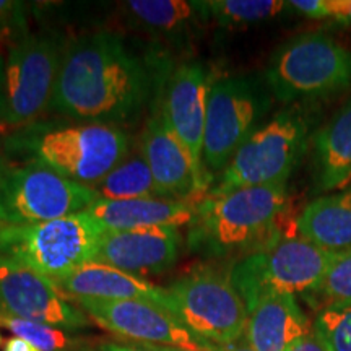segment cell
Listing matches in <instances>:
<instances>
[{
    "mask_svg": "<svg viewBox=\"0 0 351 351\" xmlns=\"http://www.w3.org/2000/svg\"><path fill=\"white\" fill-rule=\"evenodd\" d=\"M205 3L210 19L225 26L262 23L291 10L289 2L283 0H210Z\"/></svg>",
    "mask_w": 351,
    "mask_h": 351,
    "instance_id": "obj_24",
    "label": "cell"
},
{
    "mask_svg": "<svg viewBox=\"0 0 351 351\" xmlns=\"http://www.w3.org/2000/svg\"><path fill=\"white\" fill-rule=\"evenodd\" d=\"M289 7L309 19H326V0H295Z\"/></svg>",
    "mask_w": 351,
    "mask_h": 351,
    "instance_id": "obj_30",
    "label": "cell"
},
{
    "mask_svg": "<svg viewBox=\"0 0 351 351\" xmlns=\"http://www.w3.org/2000/svg\"><path fill=\"white\" fill-rule=\"evenodd\" d=\"M132 343V341H129ZM135 348H138L140 351H186V350H179V348H173V346H161V345H147V343H132Z\"/></svg>",
    "mask_w": 351,
    "mask_h": 351,
    "instance_id": "obj_35",
    "label": "cell"
},
{
    "mask_svg": "<svg viewBox=\"0 0 351 351\" xmlns=\"http://www.w3.org/2000/svg\"><path fill=\"white\" fill-rule=\"evenodd\" d=\"M313 330L328 351H351V304L324 306Z\"/></svg>",
    "mask_w": 351,
    "mask_h": 351,
    "instance_id": "obj_26",
    "label": "cell"
},
{
    "mask_svg": "<svg viewBox=\"0 0 351 351\" xmlns=\"http://www.w3.org/2000/svg\"><path fill=\"white\" fill-rule=\"evenodd\" d=\"M269 108V96L254 78L226 77L210 83L202 152L210 179L225 171Z\"/></svg>",
    "mask_w": 351,
    "mask_h": 351,
    "instance_id": "obj_11",
    "label": "cell"
},
{
    "mask_svg": "<svg viewBox=\"0 0 351 351\" xmlns=\"http://www.w3.org/2000/svg\"><path fill=\"white\" fill-rule=\"evenodd\" d=\"M104 232L106 228L86 212L34 225L0 226V252L54 283L93 261Z\"/></svg>",
    "mask_w": 351,
    "mask_h": 351,
    "instance_id": "obj_5",
    "label": "cell"
},
{
    "mask_svg": "<svg viewBox=\"0 0 351 351\" xmlns=\"http://www.w3.org/2000/svg\"><path fill=\"white\" fill-rule=\"evenodd\" d=\"M122 10L138 28L174 39L210 20L207 3L187 0H130L122 3Z\"/></svg>",
    "mask_w": 351,
    "mask_h": 351,
    "instance_id": "obj_22",
    "label": "cell"
},
{
    "mask_svg": "<svg viewBox=\"0 0 351 351\" xmlns=\"http://www.w3.org/2000/svg\"><path fill=\"white\" fill-rule=\"evenodd\" d=\"M309 143V119L304 114L283 111L257 127L219 176L210 195L244 187L287 184Z\"/></svg>",
    "mask_w": 351,
    "mask_h": 351,
    "instance_id": "obj_6",
    "label": "cell"
},
{
    "mask_svg": "<svg viewBox=\"0 0 351 351\" xmlns=\"http://www.w3.org/2000/svg\"><path fill=\"white\" fill-rule=\"evenodd\" d=\"M0 327L10 330L13 335L23 339L41 351H82L86 346L78 339L70 337L65 328L33 320L0 315Z\"/></svg>",
    "mask_w": 351,
    "mask_h": 351,
    "instance_id": "obj_25",
    "label": "cell"
},
{
    "mask_svg": "<svg viewBox=\"0 0 351 351\" xmlns=\"http://www.w3.org/2000/svg\"><path fill=\"white\" fill-rule=\"evenodd\" d=\"M90 189H93L98 200H134L161 197L150 166L142 152L127 156L99 182L90 186Z\"/></svg>",
    "mask_w": 351,
    "mask_h": 351,
    "instance_id": "obj_23",
    "label": "cell"
},
{
    "mask_svg": "<svg viewBox=\"0 0 351 351\" xmlns=\"http://www.w3.org/2000/svg\"><path fill=\"white\" fill-rule=\"evenodd\" d=\"M287 205V184L208 194L195 205L189 247L208 257L257 247L270 238Z\"/></svg>",
    "mask_w": 351,
    "mask_h": 351,
    "instance_id": "obj_3",
    "label": "cell"
},
{
    "mask_svg": "<svg viewBox=\"0 0 351 351\" xmlns=\"http://www.w3.org/2000/svg\"><path fill=\"white\" fill-rule=\"evenodd\" d=\"M208 90V73L204 65L200 62H184L165 78L160 109L161 117L191 153L197 168L204 173L202 152Z\"/></svg>",
    "mask_w": 351,
    "mask_h": 351,
    "instance_id": "obj_15",
    "label": "cell"
},
{
    "mask_svg": "<svg viewBox=\"0 0 351 351\" xmlns=\"http://www.w3.org/2000/svg\"><path fill=\"white\" fill-rule=\"evenodd\" d=\"M3 351H41L38 350L36 346H33L32 343L23 339H19V337H12L5 341V346H3Z\"/></svg>",
    "mask_w": 351,
    "mask_h": 351,
    "instance_id": "obj_32",
    "label": "cell"
},
{
    "mask_svg": "<svg viewBox=\"0 0 351 351\" xmlns=\"http://www.w3.org/2000/svg\"><path fill=\"white\" fill-rule=\"evenodd\" d=\"M98 202L93 189L26 161L0 169V226L52 221L86 212Z\"/></svg>",
    "mask_w": 351,
    "mask_h": 351,
    "instance_id": "obj_8",
    "label": "cell"
},
{
    "mask_svg": "<svg viewBox=\"0 0 351 351\" xmlns=\"http://www.w3.org/2000/svg\"><path fill=\"white\" fill-rule=\"evenodd\" d=\"M326 306L351 304V249L335 254L317 291Z\"/></svg>",
    "mask_w": 351,
    "mask_h": 351,
    "instance_id": "obj_27",
    "label": "cell"
},
{
    "mask_svg": "<svg viewBox=\"0 0 351 351\" xmlns=\"http://www.w3.org/2000/svg\"><path fill=\"white\" fill-rule=\"evenodd\" d=\"M140 152L150 166L158 192L163 199L194 204L192 200L208 189L207 174L197 168L191 153L160 112L153 114L145 125Z\"/></svg>",
    "mask_w": 351,
    "mask_h": 351,
    "instance_id": "obj_14",
    "label": "cell"
},
{
    "mask_svg": "<svg viewBox=\"0 0 351 351\" xmlns=\"http://www.w3.org/2000/svg\"><path fill=\"white\" fill-rule=\"evenodd\" d=\"M296 228L301 238L324 251L339 254L351 249V187L319 197L306 205Z\"/></svg>",
    "mask_w": 351,
    "mask_h": 351,
    "instance_id": "obj_21",
    "label": "cell"
},
{
    "mask_svg": "<svg viewBox=\"0 0 351 351\" xmlns=\"http://www.w3.org/2000/svg\"><path fill=\"white\" fill-rule=\"evenodd\" d=\"M62 51L59 38L47 33H28L12 44L3 64L0 125L19 130L51 106Z\"/></svg>",
    "mask_w": 351,
    "mask_h": 351,
    "instance_id": "obj_10",
    "label": "cell"
},
{
    "mask_svg": "<svg viewBox=\"0 0 351 351\" xmlns=\"http://www.w3.org/2000/svg\"><path fill=\"white\" fill-rule=\"evenodd\" d=\"M288 351H328L326 345L322 343V340L319 339V335L314 330H311L306 337H302L300 341H296Z\"/></svg>",
    "mask_w": 351,
    "mask_h": 351,
    "instance_id": "obj_31",
    "label": "cell"
},
{
    "mask_svg": "<svg viewBox=\"0 0 351 351\" xmlns=\"http://www.w3.org/2000/svg\"><path fill=\"white\" fill-rule=\"evenodd\" d=\"M0 34L5 41L16 43L26 32V7L15 0H0Z\"/></svg>",
    "mask_w": 351,
    "mask_h": 351,
    "instance_id": "obj_28",
    "label": "cell"
},
{
    "mask_svg": "<svg viewBox=\"0 0 351 351\" xmlns=\"http://www.w3.org/2000/svg\"><path fill=\"white\" fill-rule=\"evenodd\" d=\"M109 231L191 226L195 205L189 202L147 197L134 200H98L86 210Z\"/></svg>",
    "mask_w": 351,
    "mask_h": 351,
    "instance_id": "obj_19",
    "label": "cell"
},
{
    "mask_svg": "<svg viewBox=\"0 0 351 351\" xmlns=\"http://www.w3.org/2000/svg\"><path fill=\"white\" fill-rule=\"evenodd\" d=\"M0 343H2V335H0Z\"/></svg>",
    "mask_w": 351,
    "mask_h": 351,
    "instance_id": "obj_39",
    "label": "cell"
},
{
    "mask_svg": "<svg viewBox=\"0 0 351 351\" xmlns=\"http://www.w3.org/2000/svg\"><path fill=\"white\" fill-rule=\"evenodd\" d=\"M3 165H5V161H3V156H2V150H0V169L3 168Z\"/></svg>",
    "mask_w": 351,
    "mask_h": 351,
    "instance_id": "obj_37",
    "label": "cell"
},
{
    "mask_svg": "<svg viewBox=\"0 0 351 351\" xmlns=\"http://www.w3.org/2000/svg\"><path fill=\"white\" fill-rule=\"evenodd\" d=\"M311 330L295 296L267 293L249 309L244 337L254 351H288Z\"/></svg>",
    "mask_w": 351,
    "mask_h": 351,
    "instance_id": "obj_18",
    "label": "cell"
},
{
    "mask_svg": "<svg viewBox=\"0 0 351 351\" xmlns=\"http://www.w3.org/2000/svg\"><path fill=\"white\" fill-rule=\"evenodd\" d=\"M3 148L23 163H39L90 187L129 156L130 142L117 125L33 122L7 135Z\"/></svg>",
    "mask_w": 351,
    "mask_h": 351,
    "instance_id": "obj_2",
    "label": "cell"
},
{
    "mask_svg": "<svg viewBox=\"0 0 351 351\" xmlns=\"http://www.w3.org/2000/svg\"><path fill=\"white\" fill-rule=\"evenodd\" d=\"M67 300H116V301H145L161 306L168 311V289L145 282L140 276H134L103 263L90 262L64 278L54 282ZM173 315V314H171Z\"/></svg>",
    "mask_w": 351,
    "mask_h": 351,
    "instance_id": "obj_17",
    "label": "cell"
},
{
    "mask_svg": "<svg viewBox=\"0 0 351 351\" xmlns=\"http://www.w3.org/2000/svg\"><path fill=\"white\" fill-rule=\"evenodd\" d=\"M333 257V252L324 251L301 236H288L271 241L239 261L232 267L230 278L249 313L254 302L267 293L293 296L315 293Z\"/></svg>",
    "mask_w": 351,
    "mask_h": 351,
    "instance_id": "obj_7",
    "label": "cell"
},
{
    "mask_svg": "<svg viewBox=\"0 0 351 351\" xmlns=\"http://www.w3.org/2000/svg\"><path fill=\"white\" fill-rule=\"evenodd\" d=\"M0 41H5V39H3V36H2V34H0Z\"/></svg>",
    "mask_w": 351,
    "mask_h": 351,
    "instance_id": "obj_38",
    "label": "cell"
},
{
    "mask_svg": "<svg viewBox=\"0 0 351 351\" xmlns=\"http://www.w3.org/2000/svg\"><path fill=\"white\" fill-rule=\"evenodd\" d=\"M99 351H140L129 341H103L99 343Z\"/></svg>",
    "mask_w": 351,
    "mask_h": 351,
    "instance_id": "obj_33",
    "label": "cell"
},
{
    "mask_svg": "<svg viewBox=\"0 0 351 351\" xmlns=\"http://www.w3.org/2000/svg\"><path fill=\"white\" fill-rule=\"evenodd\" d=\"M155 72L112 33L83 34L64 46L52 106L77 121L108 124L137 117Z\"/></svg>",
    "mask_w": 351,
    "mask_h": 351,
    "instance_id": "obj_1",
    "label": "cell"
},
{
    "mask_svg": "<svg viewBox=\"0 0 351 351\" xmlns=\"http://www.w3.org/2000/svg\"><path fill=\"white\" fill-rule=\"evenodd\" d=\"M208 351H254V350L251 348V345L247 343V340H245L244 337V339H241L239 341H236V343H231V345H223V346L213 345Z\"/></svg>",
    "mask_w": 351,
    "mask_h": 351,
    "instance_id": "obj_34",
    "label": "cell"
},
{
    "mask_svg": "<svg viewBox=\"0 0 351 351\" xmlns=\"http://www.w3.org/2000/svg\"><path fill=\"white\" fill-rule=\"evenodd\" d=\"M168 289V313L210 345L244 339L249 313L230 275L199 269L181 276Z\"/></svg>",
    "mask_w": 351,
    "mask_h": 351,
    "instance_id": "obj_9",
    "label": "cell"
},
{
    "mask_svg": "<svg viewBox=\"0 0 351 351\" xmlns=\"http://www.w3.org/2000/svg\"><path fill=\"white\" fill-rule=\"evenodd\" d=\"M326 19L351 25V0H326Z\"/></svg>",
    "mask_w": 351,
    "mask_h": 351,
    "instance_id": "obj_29",
    "label": "cell"
},
{
    "mask_svg": "<svg viewBox=\"0 0 351 351\" xmlns=\"http://www.w3.org/2000/svg\"><path fill=\"white\" fill-rule=\"evenodd\" d=\"M3 64H5V60L0 59V111H2V96H3Z\"/></svg>",
    "mask_w": 351,
    "mask_h": 351,
    "instance_id": "obj_36",
    "label": "cell"
},
{
    "mask_svg": "<svg viewBox=\"0 0 351 351\" xmlns=\"http://www.w3.org/2000/svg\"><path fill=\"white\" fill-rule=\"evenodd\" d=\"M88 317L132 343L173 346L186 351H208L213 345L187 330L161 306L145 301L73 300Z\"/></svg>",
    "mask_w": 351,
    "mask_h": 351,
    "instance_id": "obj_12",
    "label": "cell"
},
{
    "mask_svg": "<svg viewBox=\"0 0 351 351\" xmlns=\"http://www.w3.org/2000/svg\"><path fill=\"white\" fill-rule=\"evenodd\" d=\"M0 315L75 330L90 317L38 271L0 252Z\"/></svg>",
    "mask_w": 351,
    "mask_h": 351,
    "instance_id": "obj_13",
    "label": "cell"
},
{
    "mask_svg": "<svg viewBox=\"0 0 351 351\" xmlns=\"http://www.w3.org/2000/svg\"><path fill=\"white\" fill-rule=\"evenodd\" d=\"M267 83L280 103H306L351 86V49L322 32L289 39L274 52Z\"/></svg>",
    "mask_w": 351,
    "mask_h": 351,
    "instance_id": "obj_4",
    "label": "cell"
},
{
    "mask_svg": "<svg viewBox=\"0 0 351 351\" xmlns=\"http://www.w3.org/2000/svg\"><path fill=\"white\" fill-rule=\"evenodd\" d=\"M315 182L320 191L351 182V96L313 137Z\"/></svg>",
    "mask_w": 351,
    "mask_h": 351,
    "instance_id": "obj_20",
    "label": "cell"
},
{
    "mask_svg": "<svg viewBox=\"0 0 351 351\" xmlns=\"http://www.w3.org/2000/svg\"><path fill=\"white\" fill-rule=\"evenodd\" d=\"M181 245V232L174 228L106 230L91 262L134 276L156 275L169 270L179 261Z\"/></svg>",
    "mask_w": 351,
    "mask_h": 351,
    "instance_id": "obj_16",
    "label": "cell"
}]
</instances>
